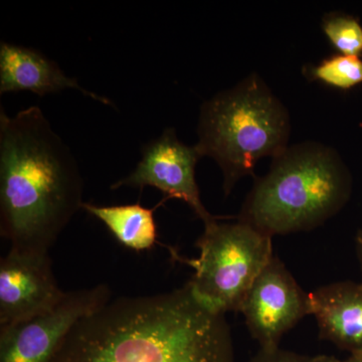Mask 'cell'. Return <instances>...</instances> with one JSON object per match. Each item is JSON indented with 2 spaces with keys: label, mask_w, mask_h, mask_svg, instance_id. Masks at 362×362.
<instances>
[{
  "label": "cell",
  "mask_w": 362,
  "mask_h": 362,
  "mask_svg": "<svg viewBox=\"0 0 362 362\" xmlns=\"http://www.w3.org/2000/svg\"><path fill=\"white\" fill-rule=\"evenodd\" d=\"M322 30L333 47L344 56L359 57L362 54V26L356 18L345 14H327Z\"/></svg>",
  "instance_id": "14"
},
{
  "label": "cell",
  "mask_w": 362,
  "mask_h": 362,
  "mask_svg": "<svg viewBox=\"0 0 362 362\" xmlns=\"http://www.w3.org/2000/svg\"><path fill=\"white\" fill-rule=\"evenodd\" d=\"M239 312L261 349H275L286 332L310 315V297L274 256L247 292Z\"/></svg>",
  "instance_id": "8"
},
{
  "label": "cell",
  "mask_w": 362,
  "mask_h": 362,
  "mask_svg": "<svg viewBox=\"0 0 362 362\" xmlns=\"http://www.w3.org/2000/svg\"><path fill=\"white\" fill-rule=\"evenodd\" d=\"M82 175L39 106L0 108V233L11 249L49 254L82 209Z\"/></svg>",
  "instance_id": "2"
},
{
  "label": "cell",
  "mask_w": 362,
  "mask_h": 362,
  "mask_svg": "<svg viewBox=\"0 0 362 362\" xmlns=\"http://www.w3.org/2000/svg\"><path fill=\"white\" fill-rule=\"evenodd\" d=\"M49 362H233L232 333L187 284L110 300L74 326Z\"/></svg>",
  "instance_id": "1"
},
{
  "label": "cell",
  "mask_w": 362,
  "mask_h": 362,
  "mask_svg": "<svg viewBox=\"0 0 362 362\" xmlns=\"http://www.w3.org/2000/svg\"><path fill=\"white\" fill-rule=\"evenodd\" d=\"M66 89L80 90L95 101L113 106L106 97L84 89L76 78L68 77L58 64L32 47L0 44V95L30 92L37 96L54 94Z\"/></svg>",
  "instance_id": "10"
},
{
  "label": "cell",
  "mask_w": 362,
  "mask_h": 362,
  "mask_svg": "<svg viewBox=\"0 0 362 362\" xmlns=\"http://www.w3.org/2000/svg\"><path fill=\"white\" fill-rule=\"evenodd\" d=\"M351 180L335 150L317 142L288 147L255 182L238 220L273 238L310 230L349 201Z\"/></svg>",
  "instance_id": "3"
},
{
  "label": "cell",
  "mask_w": 362,
  "mask_h": 362,
  "mask_svg": "<svg viewBox=\"0 0 362 362\" xmlns=\"http://www.w3.org/2000/svg\"><path fill=\"white\" fill-rule=\"evenodd\" d=\"M309 297L320 337L362 356V284L332 283L317 288Z\"/></svg>",
  "instance_id": "11"
},
{
  "label": "cell",
  "mask_w": 362,
  "mask_h": 362,
  "mask_svg": "<svg viewBox=\"0 0 362 362\" xmlns=\"http://www.w3.org/2000/svg\"><path fill=\"white\" fill-rule=\"evenodd\" d=\"M290 130L284 105L252 74L202 105L194 146L220 166L228 197L238 181L254 173L259 159L275 158L288 148Z\"/></svg>",
  "instance_id": "4"
},
{
  "label": "cell",
  "mask_w": 362,
  "mask_h": 362,
  "mask_svg": "<svg viewBox=\"0 0 362 362\" xmlns=\"http://www.w3.org/2000/svg\"><path fill=\"white\" fill-rule=\"evenodd\" d=\"M309 362H362V356H351L344 361H340L337 357L327 356H318L309 357Z\"/></svg>",
  "instance_id": "16"
},
{
  "label": "cell",
  "mask_w": 362,
  "mask_h": 362,
  "mask_svg": "<svg viewBox=\"0 0 362 362\" xmlns=\"http://www.w3.org/2000/svg\"><path fill=\"white\" fill-rule=\"evenodd\" d=\"M153 209H146L139 202L121 206H98L84 202L82 209L107 226L123 246L134 251H146L153 247L158 239Z\"/></svg>",
  "instance_id": "12"
},
{
  "label": "cell",
  "mask_w": 362,
  "mask_h": 362,
  "mask_svg": "<svg viewBox=\"0 0 362 362\" xmlns=\"http://www.w3.org/2000/svg\"><path fill=\"white\" fill-rule=\"evenodd\" d=\"M308 76L338 89H350L362 83V59L344 54L333 56L309 69Z\"/></svg>",
  "instance_id": "13"
},
{
  "label": "cell",
  "mask_w": 362,
  "mask_h": 362,
  "mask_svg": "<svg viewBox=\"0 0 362 362\" xmlns=\"http://www.w3.org/2000/svg\"><path fill=\"white\" fill-rule=\"evenodd\" d=\"M66 294L49 254L11 249L0 262V328L52 310Z\"/></svg>",
  "instance_id": "9"
},
{
  "label": "cell",
  "mask_w": 362,
  "mask_h": 362,
  "mask_svg": "<svg viewBox=\"0 0 362 362\" xmlns=\"http://www.w3.org/2000/svg\"><path fill=\"white\" fill-rule=\"evenodd\" d=\"M110 299L106 285L66 292L52 310L0 328V362H49L74 326Z\"/></svg>",
  "instance_id": "6"
},
{
  "label": "cell",
  "mask_w": 362,
  "mask_h": 362,
  "mask_svg": "<svg viewBox=\"0 0 362 362\" xmlns=\"http://www.w3.org/2000/svg\"><path fill=\"white\" fill-rule=\"evenodd\" d=\"M199 257L178 258L194 269L187 283L206 308L225 314L240 311L256 279L273 258L272 237L246 221L204 225L197 240Z\"/></svg>",
  "instance_id": "5"
},
{
  "label": "cell",
  "mask_w": 362,
  "mask_h": 362,
  "mask_svg": "<svg viewBox=\"0 0 362 362\" xmlns=\"http://www.w3.org/2000/svg\"><path fill=\"white\" fill-rule=\"evenodd\" d=\"M356 252L357 257H358L359 264H361V268L362 272V230L357 233L356 235Z\"/></svg>",
  "instance_id": "17"
},
{
  "label": "cell",
  "mask_w": 362,
  "mask_h": 362,
  "mask_svg": "<svg viewBox=\"0 0 362 362\" xmlns=\"http://www.w3.org/2000/svg\"><path fill=\"white\" fill-rule=\"evenodd\" d=\"M250 362H309V357L299 356L295 352L275 349H261Z\"/></svg>",
  "instance_id": "15"
},
{
  "label": "cell",
  "mask_w": 362,
  "mask_h": 362,
  "mask_svg": "<svg viewBox=\"0 0 362 362\" xmlns=\"http://www.w3.org/2000/svg\"><path fill=\"white\" fill-rule=\"evenodd\" d=\"M141 154L134 170L113 183L112 190L156 187L164 194V201L180 199L187 204L204 225L216 220L202 204L195 180V166L202 158L197 147L180 141L175 128L169 127L157 139L143 145Z\"/></svg>",
  "instance_id": "7"
}]
</instances>
